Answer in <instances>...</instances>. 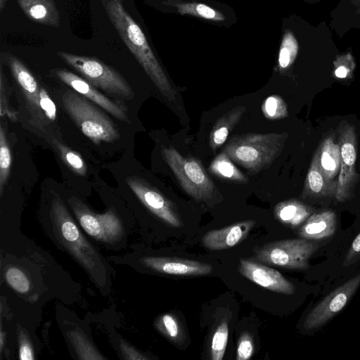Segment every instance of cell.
Returning a JSON list of instances; mask_svg holds the SVG:
<instances>
[{
  "instance_id": "36",
  "label": "cell",
  "mask_w": 360,
  "mask_h": 360,
  "mask_svg": "<svg viewBox=\"0 0 360 360\" xmlns=\"http://www.w3.org/2000/svg\"><path fill=\"white\" fill-rule=\"evenodd\" d=\"M39 105L46 117L50 120H55L56 117V107L47 91L40 87Z\"/></svg>"
},
{
  "instance_id": "3",
  "label": "cell",
  "mask_w": 360,
  "mask_h": 360,
  "mask_svg": "<svg viewBox=\"0 0 360 360\" xmlns=\"http://www.w3.org/2000/svg\"><path fill=\"white\" fill-rule=\"evenodd\" d=\"M285 133L245 134L231 137L224 150L250 173L269 167L282 151Z\"/></svg>"
},
{
  "instance_id": "1",
  "label": "cell",
  "mask_w": 360,
  "mask_h": 360,
  "mask_svg": "<svg viewBox=\"0 0 360 360\" xmlns=\"http://www.w3.org/2000/svg\"><path fill=\"white\" fill-rule=\"evenodd\" d=\"M44 230L52 241L68 254L89 276L101 292L108 294L112 268L70 214L61 198L54 193Z\"/></svg>"
},
{
  "instance_id": "29",
  "label": "cell",
  "mask_w": 360,
  "mask_h": 360,
  "mask_svg": "<svg viewBox=\"0 0 360 360\" xmlns=\"http://www.w3.org/2000/svg\"><path fill=\"white\" fill-rule=\"evenodd\" d=\"M53 145L56 148L65 164L77 175L84 176L86 174V166L81 155L65 146L58 140H53Z\"/></svg>"
},
{
  "instance_id": "21",
  "label": "cell",
  "mask_w": 360,
  "mask_h": 360,
  "mask_svg": "<svg viewBox=\"0 0 360 360\" xmlns=\"http://www.w3.org/2000/svg\"><path fill=\"white\" fill-rule=\"evenodd\" d=\"M312 211L301 202L290 200L277 204L274 207V215L282 224L296 228L311 215Z\"/></svg>"
},
{
  "instance_id": "7",
  "label": "cell",
  "mask_w": 360,
  "mask_h": 360,
  "mask_svg": "<svg viewBox=\"0 0 360 360\" xmlns=\"http://www.w3.org/2000/svg\"><path fill=\"white\" fill-rule=\"evenodd\" d=\"M321 243L304 238L287 239L256 247L254 257L260 262L290 269H307L309 259L320 248Z\"/></svg>"
},
{
  "instance_id": "13",
  "label": "cell",
  "mask_w": 360,
  "mask_h": 360,
  "mask_svg": "<svg viewBox=\"0 0 360 360\" xmlns=\"http://www.w3.org/2000/svg\"><path fill=\"white\" fill-rule=\"evenodd\" d=\"M238 272L250 281L269 290L285 295H292L295 291L294 285L279 271L251 259H241Z\"/></svg>"
},
{
  "instance_id": "6",
  "label": "cell",
  "mask_w": 360,
  "mask_h": 360,
  "mask_svg": "<svg viewBox=\"0 0 360 360\" xmlns=\"http://www.w3.org/2000/svg\"><path fill=\"white\" fill-rule=\"evenodd\" d=\"M163 158L183 189L198 201L211 199L215 187L200 162L183 156L174 147H162Z\"/></svg>"
},
{
  "instance_id": "35",
  "label": "cell",
  "mask_w": 360,
  "mask_h": 360,
  "mask_svg": "<svg viewBox=\"0 0 360 360\" xmlns=\"http://www.w3.org/2000/svg\"><path fill=\"white\" fill-rule=\"evenodd\" d=\"M4 74L2 68L0 72V115L1 117L6 116L10 120L16 122L18 120L17 112L12 110L8 105L6 94H5Z\"/></svg>"
},
{
  "instance_id": "17",
  "label": "cell",
  "mask_w": 360,
  "mask_h": 360,
  "mask_svg": "<svg viewBox=\"0 0 360 360\" xmlns=\"http://www.w3.org/2000/svg\"><path fill=\"white\" fill-rule=\"evenodd\" d=\"M336 228V214L333 211L327 210L310 215L297 234L300 238L317 240L332 236Z\"/></svg>"
},
{
  "instance_id": "22",
  "label": "cell",
  "mask_w": 360,
  "mask_h": 360,
  "mask_svg": "<svg viewBox=\"0 0 360 360\" xmlns=\"http://www.w3.org/2000/svg\"><path fill=\"white\" fill-rule=\"evenodd\" d=\"M318 151L322 172L327 179L332 180L340 168V145L334 142L333 137L329 136L323 140Z\"/></svg>"
},
{
  "instance_id": "24",
  "label": "cell",
  "mask_w": 360,
  "mask_h": 360,
  "mask_svg": "<svg viewBox=\"0 0 360 360\" xmlns=\"http://www.w3.org/2000/svg\"><path fill=\"white\" fill-rule=\"evenodd\" d=\"M70 342L81 359H105L79 329L67 333Z\"/></svg>"
},
{
  "instance_id": "27",
  "label": "cell",
  "mask_w": 360,
  "mask_h": 360,
  "mask_svg": "<svg viewBox=\"0 0 360 360\" xmlns=\"http://www.w3.org/2000/svg\"><path fill=\"white\" fill-rule=\"evenodd\" d=\"M155 328L166 338L174 342H179L183 340V330L175 316L165 314L160 316L155 323Z\"/></svg>"
},
{
  "instance_id": "37",
  "label": "cell",
  "mask_w": 360,
  "mask_h": 360,
  "mask_svg": "<svg viewBox=\"0 0 360 360\" xmlns=\"http://www.w3.org/2000/svg\"><path fill=\"white\" fill-rule=\"evenodd\" d=\"M119 349L122 358L128 360H146L149 358L137 351L134 347L123 340H119Z\"/></svg>"
},
{
  "instance_id": "32",
  "label": "cell",
  "mask_w": 360,
  "mask_h": 360,
  "mask_svg": "<svg viewBox=\"0 0 360 360\" xmlns=\"http://www.w3.org/2000/svg\"><path fill=\"white\" fill-rule=\"evenodd\" d=\"M297 49V44L292 35L286 34L283 39L278 56V64L281 69H285L291 64Z\"/></svg>"
},
{
  "instance_id": "16",
  "label": "cell",
  "mask_w": 360,
  "mask_h": 360,
  "mask_svg": "<svg viewBox=\"0 0 360 360\" xmlns=\"http://www.w3.org/2000/svg\"><path fill=\"white\" fill-rule=\"evenodd\" d=\"M255 223V220L248 219L223 229L211 230L202 237V245L210 250H221L234 247L246 238Z\"/></svg>"
},
{
  "instance_id": "2",
  "label": "cell",
  "mask_w": 360,
  "mask_h": 360,
  "mask_svg": "<svg viewBox=\"0 0 360 360\" xmlns=\"http://www.w3.org/2000/svg\"><path fill=\"white\" fill-rule=\"evenodd\" d=\"M103 6L122 41L160 91L169 101L175 91L154 55L141 27L124 8L122 0H103Z\"/></svg>"
},
{
  "instance_id": "9",
  "label": "cell",
  "mask_w": 360,
  "mask_h": 360,
  "mask_svg": "<svg viewBox=\"0 0 360 360\" xmlns=\"http://www.w3.org/2000/svg\"><path fill=\"white\" fill-rule=\"evenodd\" d=\"M339 145L341 162L337 183L335 198L339 202L349 200L358 179L356 171V138L355 128L345 123L339 127Z\"/></svg>"
},
{
  "instance_id": "40",
  "label": "cell",
  "mask_w": 360,
  "mask_h": 360,
  "mask_svg": "<svg viewBox=\"0 0 360 360\" xmlns=\"http://www.w3.org/2000/svg\"><path fill=\"white\" fill-rule=\"evenodd\" d=\"M6 333L4 331L1 326V329L0 331V349L1 352L2 353L4 349V344L6 343Z\"/></svg>"
},
{
  "instance_id": "39",
  "label": "cell",
  "mask_w": 360,
  "mask_h": 360,
  "mask_svg": "<svg viewBox=\"0 0 360 360\" xmlns=\"http://www.w3.org/2000/svg\"><path fill=\"white\" fill-rule=\"evenodd\" d=\"M335 75L339 78H345L348 74V70L344 66H340L335 70Z\"/></svg>"
},
{
  "instance_id": "5",
  "label": "cell",
  "mask_w": 360,
  "mask_h": 360,
  "mask_svg": "<svg viewBox=\"0 0 360 360\" xmlns=\"http://www.w3.org/2000/svg\"><path fill=\"white\" fill-rule=\"evenodd\" d=\"M62 101L68 115L95 144L111 143L120 138L116 125L109 117L82 96L68 90Z\"/></svg>"
},
{
  "instance_id": "23",
  "label": "cell",
  "mask_w": 360,
  "mask_h": 360,
  "mask_svg": "<svg viewBox=\"0 0 360 360\" xmlns=\"http://www.w3.org/2000/svg\"><path fill=\"white\" fill-rule=\"evenodd\" d=\"M210 172L217 176L227 181L246 184L248 179L232 162L228 154L223 150L211 162Z\"/></svg>"
},
{
  "instance_id": "26",
  "label": "cell",
  "mask_w": 360,
  "mask_h": 360,
  "mask_svg": "<svg viewBox=\"0 0 360 360\" xmlns=\"http://www.w3.org/2000/svg\"><path fill=\"white\" fill-rule=\"evenodd\" d=\"M3 274L6 283L16 292L25 295L30 292L31 281L20 267L15 265L8 266Z\"/></svg>"
},
{
  "instance_id": "33",
  "label": "cell",
  "mask_w": 360,
  "mask_h": 360,
  "mask_svg": "<svg viewBox=\"0 0 360 360\" xmlns=\"http://www.w3.org/2000/svg\"><path fill=\"white\" fill-rule=\"evenodd\" d=\"M254 352V344L251 335L248 333H243L238 342L236 359L248 360Z\"/></svg>"
},
{
  "instance_id": "19",
  "label": "cell",
  "mask_w": 360,
  "mask_h": 360,
  "mask_svg": "<svg viewBox=\"0 0 360 360\" xmlns=\"http://www.w3.org/2000/svg\"><path fill=\"white\" fill-rule=\"evenodd\" d=\"M327 179L320 167L319 154L317 151L308 171L303 197L319 198L335 196L337 183Z\"/></svg>"
},
{
  "instance_id": "10",
  "label": "cell",
  "mask_w": 360,
  "mask_h": 360,
  "mask_svg": "<svg viewBox=\"0 0 360 360\" xmlns=\"http://www.w3.org/2000/svg\"><path fill=\"white\" fill-rule=\"evenodd\" d=\"M360 286V273L342 284L316 305L307 314L303 327L317 329L337 315Z\"/></svg>"
},
{
  "instance_id": "4",
  "label": "cell",
  "mask_w": 360,
  "mask_h": 360,
  "mask_svg": "<svg viewBox=\"0 0 360 360\" xmlns=\"http://www.w3.org/2000/svg\"><path fill=\"white\" fill-rule=\"evenodd\" d=\"M68 205L82 230L94 243L115 250L126 245L129 228L113 209L97 213L73 196L69 198Z\"/></svg>"
},
{
  "instance_id": "28",
  "label": "cell",
  "mask_w": 360,
  "mask_h": 360,
  "mask_svg": "<svg viewBox=\"0 0 360 360\" xmlns=\"http://www.w3.org/2000/svg\"><path fill=\"white\" fill-rule=\"evenodd\" d=\"M12 157L10 148L8 144L5 130L0 124V195L4 193V187L7 183L11 167Z\"/></svg>"
},
{
  "instance_id": "38",
  "label": "cell",
  "mask_w": 360,
  "mask_h": 360,
  "mask_svg": "<svg viewBox=\"0 0 360 360\" xmlns=\"http://www.w3.org/2000/svg\"><path fill=\"white\" fill-rule=\"evenodd\" d=\"M360 255V233L353 240L349 249L348 250L345 256L344 266L349 265L356 257Z\"/></svg>"
},
{
  "instance_id": "18",
  "label": "cell",
  "mask_w": 360,
  "mask_h": 360,
  "mask_svg": "<svg viewBox=\"0 0 360 360\" xmlns=\"http://www.w3.org/2000/svg\"><path fill=\"white\" fill-rule=\"evenodd\" d=\"M18 6L32 21L54 27L60 25V16L53 0H16Z\"/></svg>"
},
{
  "instance_id": "14",
  "label": "cell",
  "mask_w": 360,
  "mask_h": 360,
  "mask_svg": "<svg viewBox=\"0 0 360 360\" xmlns=\"http://www.w3.org/2000/svg\"><path fill=\"white\" fill-rule=\"evenodd\" d=\"M1 58L8 65L13 77L22 89L28 110L33 117L40 121L43 117V113L39 105L40 86L36 79L25 64L11 52L2 53Z\"/></svg>"
},
{
  "instance_id": "12",
  "label": "cell",
  "mask_w": 360,
  "mask_h": 360,
  "mask_svg": "<svg viewBox=\"0 0 360 360\" xmlns=\"http://www.w3.org/2000/svg\"><path fill=\"white\" fill-rule=\"evenodd\" d=\"M136 264L153 271L171 275L203 276L213 271L210 264L173 257L141 256L136 259Z\"/></svg>"
},
{
  "instance_id": "8",
  "label": "cell",
  "mask_w": 360,
  "mask_h": 360,
  "mask_svg": "<svg viewBox=\"0 0 360 360\" xmlns=\"http://www.w3.org/2000/svg\"><path fill=\"white\" fill-rule=\"evenodd\" d=\"M58 56L94 86L127 99L133 97L132 89L125 79L115 69L98 59L65 51L58 52Z\"/></svg>"
},
{
  "instance_id": "11",
  "label": "cell",
  "mask_w": 360,
  "mask_h": 360,
  "mask_svg": "<svg viewBox=\"0 0 360 360\" xmlns=\"http://www.w3.org/2000/svg\"><path fill=\"white\" fill-rule=\"evenodd\" d=\"M126 183L139 200L152 214L172 226H181L174 205L158 189L138 176L127 178Z\"/></svg>"
},
{
  "instance_id": "34",
  "label": "cell",
  "mask_w": 360,
  "mask_h": 360,
  "mask_svg": "<svg viewBox=\"0 0 360 360\" xmlns=\"http://www.w3.org/2000/svg\"><path fill=\"white\" fill-rule=\"evenodd\" d=\"M18 358L20 360L35 359L32 345L27 335L23 330L18 333Z\"/></svg>"
},
{
  "instance_id": "20",
  "label": "cell",
  "mask_w": 360,
  "mask_h": 360,
  "mask_svg": "<svg viewBox=\"0 0 360 360\" xmlns=\"http://www.w3.org/2000/svg\"><path fill=\"white\" fill-rule=\"evenodd\" d=\"M246 110L244 105L237 106L221 116L210 134V146L215 150L223 145L231 131L239 122Z\"/></svg>"
},
{
  "instance_id": "15",
  "label": "cell",
  "mask_w": 360,
  "mask_h": 360,
  "mask_svg": "<svg viewBox=\"0 0 360 360\" xmlns=\"http://www.w3.org/2000/svg\"><path fill=\"white\" fill-rule=\"evenodd\" d=\"M51 72L63 83L73 89L78 94L101 106L115 118L128 122L125 109L99 92L95 86L86 79L65 69L56 68Z\"/></svg>"
},
{
  "instance_id": "25",
  "label": "cell",
  "mask_w": 360,
  "mask_h": 360,
  "mask_svg": "<svg viewBox=\"0 0 360 360\" xmlns=\"http://www.w3.org/2000/svg\"><path fill=\"white\" fill-rule=\"evenodd\" d=\"M173 6L181 15L188 14L214 21H222L225 18L223 14L203 4L180 2L174 4Z\"/></svg>"
},
{
  "instance_id": "41",
  "label": "cell",
  "mask_w": 360,
  "mask_h": 360,
  "mask_svg": "<svg viewBox=\"0 0 360 360\" xmlns=\"http://www.w3.org/2000/svg\"><path fill=\"white\" fill-rule=\"evenodd\" d=\"M7 0H0V11L1 12L5 8Z\"/></svg>"
},
{
  "instance_id": "31",
  "label": "cell",
  "mask_w": 360,
  "mask_h": 360,
  "mask_svg": "<svg viewBox=\"0 0 360 360\" xmlns=\"http://www.w3.org/2000/svg\"><path fill=\"white\" fill-rule=\"evenodd\" d=\"M262 110L265 117L269 119L276 120L288 115L285 103L278 96H271L264 101Z\"/></svg>"
},
{
  "instance_id": "30",
  "label": "cell",
  "mask_w": 360,
  "mask_h": 360,
  "mask_svg": "<svg viewBox=\"0 0 360 360\" xmlns=\"http://www.w3.org/2000/svg\"><path fill=\"white\" fill-rule=\"evenodd\" d=\"M229 336V328L226 322L221 323L215 330L211 342V358L213 360H221L224 357Z\"/></svg>"
}]
</instances>
